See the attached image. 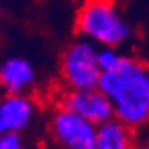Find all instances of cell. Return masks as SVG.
Wrapping results in <instances>:
<instances>
[{
	"label": "cell",
	"instance_id": "6da1fadb",
	"mask_svg": "<svg viewBox=\"0 0 149 149\" xmlns=\"http://www.w3.org/2000/svg\"><path fill=\"white\" fill-rule=\"evenodd\" d=\"M108 98L114 119L142 130L149 123V62L123 53L121 61L103 71L100 85Z\"/></svg>",
	"mask_w": 149,
	"mask_h": 149
},
{
	"label": "cell",
	"instance_id": "7a4b0ae2",
	"mask_svg": "<svg viewBox=\"0 0 149 149\" xmlns=\"http://www.w3.org/2000/svg\"><path fill=\"white\" fill-rule=\"evenodd\" d=\"M74 29L78 37L98 48H123L133 37V27L116 0H84L77 11Z\"/></svg>",
	"mask_w": 149,
	"mask_h": 149
},
{
	"label": "cell",
	"instance_id": "3957f363",
	"mask_svg": "<svg viewBox=\"0 0 149 149\" xmlns=\"http://www.w3.org/2000/svg\"><path fill=\"white\" fill-rule=\"evenodd\" d=\"M103 69L98 61V46L84 37L73 39L61 53L59 80L62 89H94Z\"/></svg>",
	"mask_w": 149,
	"mask_h": 149
},
{
	"label": "cell",
	"instance_id": "277c9868",
	"mask_svg": "<svg viewBox=\"0 0 149 149\" xmlns=\"http://www.w3.org/2000/svg\"><path fill=\"white\" fill-rule=\"evenodd\" d=\"M98 126L74 112L53 105L48 117V135L59 149H94Z\"/></svg>",
	"mask_w": 149,
	"mask_h": 149
},
{
	"label": "cell",
	"instance_id": "5b68a950",
	"mask_svg": "<svg viewBox=\"0 0 149 149\" xmlns=\"http://www.w3.org/2000/svg\"><path fill=\"white\" fill-rule=\"evenodd\" d=\"M55 105L74 112L77 116L91 121L96 126L114 119L112 105L100 87H94V89H61L55 94Z\"/></svg>",
	"mask_w": 149,
	"mask_h": 149
},
{
	"label": "cell",
	"instance_id": "8992f818",
	"mask_svg": "<svg viewBox=\"0 0 149 149\" xmlns=\"http://www.w3.org/2000/svg\"><path fill=\"white\" fill-rule=\"evenodd\" d=\"M39 101L32 94H0V135H23L39 116Z\"/></svg>",
	"mask_w": 149,
	"mask_h": 149
},
{
	"label": "cell",
	"instance_id": "52a82bcc",
	"mask_svg": "<svg viewBox=\"0 0 149 149\" xmlns=\"http://www.w3.org/2000/svg\"><path fill=\"white\" fill-rule=\"evenodd\" d=\"M37 85V69L23 55H9L0 61V91L7 94H32Z\"/></svg>",
	"mask_w": 149,
	"mask_h": 149
},
{
	"label": "cell",
	"instance_id": "ba28073f",
	"mask_svg": "<svg viewBox=\"0 0 149 149\" xmlns=\"http://www.w3.org/2000/svg\"><path fill=\"white\" fill-rule=\"evenodd\" d=\"M137 132L117 119H110L98 126L94 149H135Z\"/></svg>",
	"mask_w": 149,
	"mask_h": 149
},
{
	"label": "cell",
	"instance_id": "9c48e42d",
	"mask_svg": "<svg viewBox=\"0 0 149 149\" xmlns=\"http://www.w3.org/2000/svg\"><path fill=\"white\" fill-rule=\"evenodd\" d=\"M123 57V52L119 48H112V46H101L98 48V61L103 71L114 68Z\"/></svg>",
	"mask_w": 149,
	"mask_h": 149
},
{
	"label": "cell",
	"instance_id": "30bf717a",
	"mask_svg": "<svg viewBox=\"0 0 149 149\" xmlns=\"http://www.w3.org/2000/svg\"><path fill=\"white\" fill-rule=\"evenodd\" d=\"M0 149H25L23 135H0Z\"/></svg>",
	"mask_w": 149,
	"mask_h": 149
},
{
	"label": "cell",
	"instance_id": "8fae6325",
	"mask_svg": "<svg viewBox=\"0 0 149 149\" xmlns=\"http://www.w3.org/2000/svg\"><path fill=\"white\" fill-rule=\"evenodd\" d=\"M135 149H149V139H142V140H139Z\"/></svg>",
	"mask_w": 149,
	"mask_h": 149
},
{
	"label": "cell",
	"instance_id": "7c38bea8",
	"mask_svg": "<svg viewBox=\"0 0 149 149\" xmlns=\"http://www.w3.org/2000/svg\"><path fill=\"white\" fill-rule=\"evenodd\" d=\"M147 128H149V123H147Z\"/></svg>",
	"mask_w": 149,
	"mask_h": 149
}]
</instances>
